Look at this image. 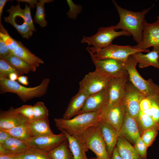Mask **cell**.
I'll return each instance as SVG.
<instances>
[{
  "instance_id": "6da1fadb",
  "label": "cell",
  "mask_w": 159,
  "mask_h": 159,
  "mask_svg": "<svg viewBox=\"0 0 159 159\" xmlns=\"http://www.w3.org/2000/svg\"><path fill=\"white\" fill-rule=\"evenodd\" d=\"M120 17V21L115 26V30L121 29L126 31L132 36L137 44L140 43L142 39L143 32L147 22L145 15L154 5L141 11L135 12L121 7L116 2L112 0Z\"/></svg>"
},
{
  "instance_id": "7a4b0ae2",
  "label": "cell",
  "mask_w": 159,
  "mask_h": 159,
  "mask_svg": "<svg viewBox=\"0 0 159 159\" xmlns=\"http://www.w3.org/2000/svg\"><path fill=\"white\" fill-rule=\"evenodd\" d=\"M101 111L82 113L69 119L55 118L54 121L56 126L61 132L71 136H80L99 122Z\"/></svg>"
},
{
  "instance_id": "3957f363",
  "label": "cell",
  "mask_w": 159,
  "mask_h": 159,
  "mask_svg": "<svg viewBox=\"0 0 159 159\" xmlns=\"http://www.w3.org/2000/svg\"><path fill=\"white\" fill-rule=\"evenodd\" d=\"M50 82L49 78H44L40 85L35 87H29L23 86L16 81L0 78V94L7 92L15 93L23 102H25L45 94Z\"/></svg>"
},
{
  "instance_id": "277c9868",
  "label": "cell",
  "mask_w": 159,
  "mask_h": 159,
  "mask_svg": "<svg viewBox=\"0 0 159 159\" xmlns=\"http://www.w3.org/2000/svg\"><path fill=\"white\" fill-rule=\"evenodd\" d=\"M92 60L111 59L125 62L130 56L138 52L148 53L149 49L143 50L134 48L129 45L120 46L112 44L101 49L88 46L86 48Z\"/></svg>"
},
{
  "instance_id": "5b68a950",
  "label": "cell",
  "mask_w": 159,
  "mask_h": 159,
  "mask_svg": "<svg viewBox=\"0 0 159 159\" xmlns=\"http://www.w3.org/2000/svg\"><path fill=\"white\" fill-rule=\"evenodd\" d=\"M138 64L132 55L124 63L130 81L141 94L146 97L159 93L158 85L155 83L151 79L145 80L139 74L136 68Z\"/></svg>"
},
{
  "instance_id": "8992f818",
  "label": "cell",
  "mask_w": 159,
  "mask_h": 159,
  "mask_svg": "<svg viewBox=\"0 0 159 159\" xmlns=\"http://www.w3.org/2000/svg\"><path fill=\"white\" fill-rule=\"evenodd\" d=\"M115 30V26L100 27L93 35L89 37L83 36L81 42L82 43H87L88 46L92 45L95 49H101L112 44L113 40L117 37L131 36L126 31Z\"/></svg>"
},
{
  "instance_id": "52a82bcc",
  "label": "cell",
  "mask_w": 159,
  "mask_h": 159,
  "mask_svg": "<svg viewBox=\"0 0 159 159\" xmlns=\"http://www.w3.org/2000/svg\"><path fill=\"white\" fill-rule=\"evenodd\" d=\"M80 136L87 149L95 154L97 159H111L97 124L88 128Z\"/></svg>"
},
{
  "instance_id": "ba28073f",
  "label": "cell",
  "mask_w": 159,
  "mask_h": 159,
  "mask_svg": "<svg viewBox=\"0 0 159 159\" xmlns=\"http://www.w3.org/2000/svg\"><path fill=\"white\" fill-rule=\"evenodd\" d=\"M126 112L124 99L101 110L99 122L110 125L117 132L120 130Z\"/></svg>"
},
{
  "instance_id": "9c48e42d",
  "label": "cell",
  "mask_w": 159,
  "mask_h": 159,
  "mask_svg": "<svg viewBox=\"0 0 159 159\" xmlns=\"http://www.w3.org/2000/svg\"><path fill=\"white\" fill-rule=\"evenodd\" d=\"M92 61L94 71L110 79L129 77L124 63L120 61L111 59Z\"/></svg>"
},
{
  "instance_id": "30bf717a",
  "label": "cell",
  "mask_w": 159,
  "mask_h": 159,
  "mask_svg": "<svg viewBox=\"0 0 159 159\" xmlns=\"http://www.w3.org/2000/svg\"><path fill=\"white\" fill-rule=\"evenodd\" d=\"M6 10L9 15L4 17V21L14 26L24 38L29 39L32 36L33 32L31 31L27 24L24 15V9L21 8L19 3L15 6H10Z\"/></svg>"
},
{
  "instance_id": "8fae6325",
  "label": "cell",
  "mask_w": 159,
  "mask_h": 159,
  "mask_svg": "<svg viewBox=\"0 0 159 159\" xmlns=\"http://www.w3.org/2000/svg\"><path fill=\"white\" fill-rule=\"evenodd\" d=\"M67 140L65 135L61 132L52 135L42 136L29 138L24 141L28 146L48 152Z\"/></svg>"
},
{
  "instance_id": "7c38bea8",
  "label": "cell",
  "mask_w": 159,
  "mask_h": 159,
  "mask_svg": "<svg viewBox=\"0 0 159 159\" xmlns=\"http://www.w3.org/2000/svg\"><path fill=\"white\" fill-rule=\"evenodd\" d=\"M110 79L95 71L90 72L79 83V89L85 90L90 95L92 94L106 89Z\"/></svg>"
},
{
  "instance_id": "4fadbf2b",
  "label": "cell",
  "mask_w": 159,
  "mask_h": 159,
  "mask_svg": "<svg viewBox=\"0 0 159 159\" xmlns=\"http://www.w3.org/2000/svg\"><path fill=\"white\" fill-rule=\"evenodd\" d=\"M153 47V50L159 53V24L156 22H147L144 28L141 42L132 46L134 48L146 50Z\"/></svg>"
},
{
  "instance_id": "5bb4252c",
  "label": "cell",
  "mask_w": 159,
  "mask_h": 159,
  "mask_svg": "<svg viewBox=\"0 0 159 159\" xmlns=\"http://www.w3.org/2000/svg\"><path fill=\"white\" fill-rule=\"evenodd\" d=\"M128 79L129 77L110 79L107 88L108 102L106 107L124 99Z\"/></svg>"
},
{
  "instance_id": "9a60e30c",
  "label": "cell",
  "mask_w": 159,
  "mask_h": 159,
  "mask_svg": "<svg viewBox=\"0 0 159 159\" xmlns=\"http://www.w3.org/2000/svg\"><path fill=\"white\" fill-rule=\"evenodd\" d=\"M141 94L131 83L127 82L124 99L126 112L135 118L140 111V102Z\"/></svg>"
},
{
  "instance_id": "2e32d148",
  "label": "cell",
  "mask_w": 159,
  "mask_h": 159,
  "mask_svg": "<svg viewBox=\"0 0 159 159\" xmlns=\"http://www.w3.org/2000/svg\"><path fill=\"white\" fill-rule=\"evenodd\" d=\"M118 135L119 137L124 138L134 145L138 138L140 137L135 118L126 112Z\"/></svg>"
},
{
  "instance_id": "e0dca14e",
  "label": "cell",
  "mask_w": 159,
  "mask_h": 159,
  "mask_svg": "<svg viewBox=\"0 0 159 159\" xmlns=\"http://www.w3.org/2000/svg\"><path fill=\"white\" fill-rule=\"evenodd\" d=\"M108 102L107 88L90 95L86 100L82 108L77 115L85 112L102 110L107 105Z\"/></svg>"
},
{
  "instance_id": "ac0fdd59",
  "label": "cell",
  "mask_w": 159,
  "mask_h": 159,
  "mask_svg": "<svg viewBox=\"0 0 159 159\" xmlns=\"http://www.w3.org/2000/svg\"><path fill=\"white\" fill-rule=\"evenodd\" d=\"M28 120L18 112L16 108L10 107L0 113V129L7 130L16 126Z\"/></svg>"
},
{
  "instance_id": "d6986e66",
  "label": "cell",
  "mask_w": 159,
  "mask_h": 159,
  "mask_svg": "<svg viewBox=\"0 0 159 159\" xmlns=\"http://www.w3.org/2000/svg\"><path fill=\"white\" fill-rule=\"evenodd\" d=\"M89 95L85 90L79 89L77 93L72 98L62 118L69 119L77 115L82 108Z\"/></svg>"
},
{
  "instance_id": "ffe728a7",
  "label": "cell",
  "mask_w": 159,
  "mask_h": 159,
  "mask_svg": "<svg viewBox=\"0 0 159 159\" xmlns=\"http://www.w3.org/2000/svg\"><path fill=\"white\" fill-rule=\"evenodd\" d=\"M26 122L31 138L54 134L50 128L48 117L29 120Z\"/></svg>"
},
{
  "instance_id": "44dd1931",
  "label": "cell",
  "mask_w": 159,
  "mask_h": 159,
  "mask_svg": "<svg viewBox=\"0 0 159 159\" xmlns=\"http://www.w3.org/2000/svg\"><path fill=\"white\" fill-rule=\"evenodd\" d=\"M97 125L105 143L108 154L111 158L119 137L118 132L112 126L107 124L98 122Z\"/></svg>"
},
{
  "instance_id": "7402d4cb",
  "label": "cell",
  "mask_w": 159,
  "mask_h": 159,
  "mask_svg": "<svg viewBox=\"0 0 159 159\" xmlns=\"http://www.w3.org/2000/svg\"><path fill=\"white\" fill-rule=\"evenodd\" d=\"M32 148L28 146L24 141L11 137L3 143L0 144V153L16 155Z\"/></svg>"
},
{
  "instance_id": "603a6c76",
  "label": "cell",
  "mask_w": 159,
  "mask_h": 159,
  "mask_svg": "<svg viewBox=\"0 0 159 159\" xmlns=\"http://www.w3.org/2000/svg\"><path fill=\"white\" fill-rule=\"evenodd\" d=\"M65 135L74 159H88L86 154L88 149L81 136Z\"/></svg>"
},
{
  "instance_id": "cb8c5ba5",
  "label": "cell",
  "mask_w": 159,
  "mask_h": 159,
  "mask_svg": "<svg viewBox=\"0 0 159 159\" xmlns=\"http://www.w3.org/2000/svg\"><path fill=\"white\" fill-rule=\"evenodd\" d=\"M132 56L138 64V67L143 68L152 66L159 70V52L153 50L146 54L142 52L135 53Z\"/></svg>"
},
{
  "instance_id": "d4e9b609",
  "label": "cell",
  "mask_w": 159,
  "mask_h": 159,
  "mask_svg": "<svg viewBox=\"0 0 159 159\" xmlns=\"http://www.w3.org/2000/svg\"><path fill=\"white\" fill-rule=\"evenodd\" d=\"M115 147L122 159H142L134 147L123 137H118Z\"/></svg>"
},
{
  "instance_id": "484cf974",
  "label": "cell",
  "mask_w": 159,
  "mask_h": 159,
  "mask_svg": "<svg viewBox=\"0 0 159 159\" xmlns=\"http://www.w3.org/2000/svg\"><path fill=\"white\" fill-rule=\"evenodd\" d=\"M32 66L37 68L44 62L32 53L20 42L18 47L11 52Z\"/></svg>"
},
{
  "instance_id": "4316f807",
  "label": "cell",
  "mask_w": 159,
  "mask_h": 159,
  "mask_svg": "<svg viewBox=\"0 0 159 159\" xmlns=\"http://www.w3.org/2000/svg\"><path fill=\"white\" fill-rule=\"evenodd\" d=\"M3 59L10 64L16 70L19 76L31 72H34L36 70V68L30 65L11 52Z\"/></svg>"
},
{
  "instance_id": "83f0119b",
  "label": "cell",
  "mask_w": 159,
  "mask_h": 159,
  "mask_svg": "<svg viewBox=\"0 0 159 159\" xmlns=\"http://www.w3.org/2000/svg\"><path fill=\"white\" fill-rule=\"evenodd\" d=\"M67 141L48 152L51 159H74Z\"/></svg>"
},
{
  "instance_id": "f1b7e54d",
  "label": "cell",
  "mask_w": 159,
  "mask_h": 159,
  "mask_svg": "<svg viewBox=\"0 0 159 159\" xmlns=\"http://www.w3.org/2000/svg\"><path fill=\"white\" fill-rule=\"evenodd\" d=\"M135 119L140 135L144 131L150 129L157 128L159 129V127L156 124L152 118L140 110Z\"/></svg>"
},
{
  "instance_id": "f546056e",
  "label": "cell",
  "mask_w": 159,
  "mask_h": 159,
  "mask_svg": "<svg viewBox=\"0 0 159 159\" xmlns=\"http://www.w3.org/2000/svg\"><path fill=\"white\" fill-rule=\"evenodd\" d=\"M26 122L9 129H2L11 137L25 141L31 138Z\"/></svg>"
},
{
  "instance_id": "4dcf8cb0",
  "label": "cell",
  "mask_w": 159,
  "mask_h": 159,
  "mask_svg": "<svg viewBox=\"0 0 159 159\" xmlns=\"http://www.w3.org/2000/svg\"><path fill=\"white\" fill-rule=\"evenodd\" d=\"M53 0H39L36 5V10L34 16V21L42 28L47 25L45 20L46 15L45 13L44 5L46 3H49L53 1Z\"/></svg>"
},
{
  "instance_id": "1f68e13d",
  "label": "cell",
  "mask_w": 159,
  "mask_h": 159,
  "mask_svg": "<svg viewBox=\"0 0 159 159\" xmlns=\"http://www.w3.org/2000/svg\"><path fill=\"white\" fill-rule=\"evenodd\" d=\"M15 157L16 159H51L48 152L33 148L15 155Z\"/></svg>"
},
{
  "instance_id": "d6a6232c",
  "label": "cell",
  "mask_w": 159,
  "mask_h": 159,
  "mask_svg": "<svg viewBox=\"0 0 159 159\" xmlns=\"http://www.w3.org/2000/svg\"><path fill=\"white\" fill-rule=\"evenodd\" d=\"M0 37L2 39L11 52L18 47L20 42L9 35L8 31L4 27L1 22H0Z\"/></svg>"
},
{
  "instance_id": "836d02e7",
  "label": "cell",
  "mask_w": 159,
  "mask_h": 159,
  "mask_svg": "<svg viewBox=\"0 0 159 159\" xmlns=\"http://www.w3.org/2000/svg\"><path fill=\"white\" fill-rule=\"evenodd\" d=\"M148 97L151 103V117L159 127V93Z\"/></svg>"
},
{
  "instance_id": "e575fe53",
  "label": "cell",
  "mask_w": 159,
  "mask_h": 159,
  "mask_svg": "<svg viewBox=\"0 0 159 159\" xmlns=\"http://www.w3.org/2000/svg\"><path fill=\"white\" fill-rule=\"evenodd\" d=\"M34 112V119L48 117L49 110L44 103L38 102L33 106Z\"/></svg>"
},
{
  "instance_id": "d590c367",
  "label": "cell",
  "mask_w": 159,
  "mask_h": 159,
  "mask_svg": "<svg viewBox=\"0 0 159 159\" xmlns=\"http://www.w3.org/2000/svg\"><path fill=\"white\" fill-rule=\"evenodd\" d=\"M159 129L153 128L144 131L140 135V138L146 145L149 147L151 145L155 140Z\"/></svg>"
},
{
  "instance_id": "8d00e7d4",
  "label": "cell",
  "mask_w": 159,
  "mask_h": 159,
  "mask_svg": "<svg viewBox=\"0 0 159 159\" xmlns=\"http://www.w3.org/2000/svg\"><path fill=\"white\" fill-rule=\"evenodd\" d=\"M12 72L16 73L19 75L10 64L4 59L0 58V78L9 79V74Z\"/></svg>"
},
{
  "instance_id": "74e56055",
  "label": "cell",
  "mask_w": 159,
  "mask_h": 159,
  "mask_svg": "<svg viewBox=\"0 0 159 159\" xmlns=\"http://www.w3.org/2000/svg\"><path fill=\"white\" fill-rule=\"evenodd\" d=\"M69 9L67 13L68 17L71 19H75L81 11L82 6L79 5H76L71 0H67Z\"/></svg>"
},
{
  "instance_id": "f35d334b",
  "label": "cell",
  "mask_w": 159,
  "mask_h": 159,
  "mask_svg": "<svg viewBox=\"0 0 159 159\" xmlns=\"http://www.w3.org/2000/svg\"><path fill=\"white\" fill-rule=\"evenodd\" d=\"M16 109L19 113L28 120L34 119V112L32 105H24Z\"/></svg>"
},
{
  "instance_id": "ab89813d",
  "label": "cell",
  "mask_w": 159,
  "mask_h": 159,
  "mask_svg": "<svg viewBox=\"0 0 159 159\" xmlns=\"http://www.w3.org/2000/svg\"><path fill=\"white\" fill-rule=\"evenodd\" d=\"M134 145V148L139 156L142 159H146L148 147L143 142L140 137L137 140Z\"/></svg>"
},
{
  "instance_id": "60d3db41",
  "label": "cell",
  "mask_w": 159,
  "mask_h": 159,
  "mask_svg": "<svg viewBox=\"0 0 159 159\" xmlns=\"http://www.w3.org/2000/svg\"><path fill=\"white\" fill-rule=\"evenodd\" d=\"M151 106L149 98L141 94L140 99V110L151 117Z\"/></svg>"
},
{
  "instance_id": "b9f144b4",
  "label": "cell",
  "mask_w": 159,
  "mask_h": 159,
  "mask_svg": "<svg viewBox=\"0 0 159 159\" xmlns=\"http://www.w3.org/2000/svg\"><path fill=\"white\" fill-rule=\"evenodd\" d=\"M31 8L27 4L24 9V15L27 24L30 30L32 32L36 31L31 14Z\"/></svg>"
},
{
  "instance_id": "7bdbcfd3",
  "label": "cell",
  "mask_w": 159,
  "mask_h": 159,
  "mask_svg": "<svg viewBox=\"0 0 159 159\" xmlns=\"http://www.w3.org/2000/svg\"><path fill=\"white\" fill-rule=\"evenodd\" d=\"M11 53V51L2 39L0 37V58H4Z\"/></svg>"
},
{
  "instance_id": "ee69618b",
  "label": "cell",
  "mask_w": 159,
  "mask_h": 159,
  "mask_svg": "<svg viewBox=\"0 0 159 159\" xmlns=\"http://www.w3.org/2000/svg\"><path fill=\"white\" fill-rule=\"evenodd\" d=\"M11 137L7 132L2 129H0V144L3 143Z\"/></svg>"
},
{
  "instance_id": "f6af8a7d",
  "label": "cell",
  "mask_w": 159,
  "mask_h": 159,
  "mask_svg": "<svg viewBox=\"0 0 159 159\" xmlns=\"http://www.w3.org/2000/svg\"><path fill=\"white\" fill-rule=\"evenodd\" d=\"M18 3L20 2H26L28 3L31 9H33L35 8V5L38 3L37 0H16Z\"/></svg>"
},
{
  "instance_id": "bcb514c9",
  "label": "cell",
  "mask_w": 159,
  "mask_h": 159,
  "mask_svg": "<svg viewBox=\"0 0 159 159\" xmlns=\"http://www.w3.org/2000/svg\"><path fill=\"white\" fill-rule=\"evenodd\" d=\"M19 82L22 85L27 86L29 84L27 77L23 75L19 76L17 79Z\"/></svg>"
},
{
  "instance_id": "7dc6e473",
  "label": "cell",
  "mask_w": 159,
  "mask_h": 159,
  "mask_svg": "<svg viewBox=\"0 0 159 159\" xmlns=\"http://www.w3.org/2000/svg\"><path fill=\"white\" fill-rule=\"evenodd\" d=\"M15 155L0 153V159H16Z\"/></svg>"
},
{
  "instance_id": "c3c4849f",
  "label": "cell",
  "mask_w": 159,
  "mask_h": 159,
  "mask_svg": "<svg viewBox=\"0 0 159 159\" xmlns=\"http://www.w3.org/2000/svg\"><path fill=\"white\" fill-rule=\"evenodd\" d=\"M9 1L7 0H0V22H1L3 10L6 2Z\"/></svg>"
},
{
  "instance_id": "681fc988",
  "label": "cell",
  "mask_w": 159,
  "mask_h": 159,
  "mask_svg": "<svg viewBox=\"0 0 159 159\" xmlns=\"http://www.w3.org/2000/svg\"><path fill=\"white\" fill-rule=\"evenodd\" d=\"M19 75L16 73L12 72L10 73L9 77V79L12 81H16L17 80Z\"/></svg>"
},
{
  "instance_id": "f907efd6",
  "label": "cell",
  "mask_w": 159,
  "mask_h": 159,
  "mask_svg": "<svg viewBox=\"0 0 159 159\" xmlns=\"http://www.w3.org/2000/svg\"><path fill=\"white\" fill-rule=\"evenodd\" d=\"M111 158V159H122L118 154L116 147L114 150Z\"/></svg>"
},
{
  "instance_id": "816d5d0a",
  "label": "cell",
  "mask_w": 159,
  "mask_h": 159,
  "mask_svg": "<svg viewBox=\"0 0 159 159\" xmlns=\"http://www.w3.org/2000/svg\"><path fill=\"white\" fill-rule=\"evenodd\" d=\"M157 20L156 22L159 24V13L158 16H157Z\"/></svg>"
},
{
  "instance_id": "f5cc1de1",
  "label": "cell",
  "mask_w": 159,
  "mask_h": 159,
  "mask_svg": "<svg viewBox=\"0 0 159 159\" xmlns=\"http://www.w3.org/2000/svg\"><path fill=\"white\" fill-rule=\"evenodd\" d=\"M88 159H97L96 158H93Z\"/></svg>"
},
{
  "instance_id": "db71d44e",
  "label": "cell",
  "mask_w": 159,
  "mask_h": 159,
  "mask_svg": "<svg viewBox=\"0 0 159 159\" xmlns=\"http://www.w3.org/2000/svg\"><path fill=\"white\" fill-rule=\"evenodd\" d=\"M158 61L159 62V53Z\"/></svg>"
}]
</instances>
